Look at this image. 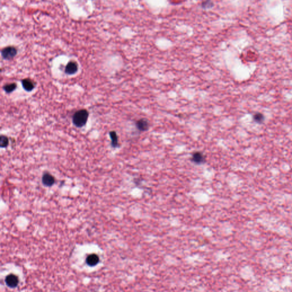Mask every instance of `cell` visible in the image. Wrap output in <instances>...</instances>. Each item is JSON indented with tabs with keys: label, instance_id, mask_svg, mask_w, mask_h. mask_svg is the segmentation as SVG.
I'll return each mask as SVG.
<instances>
[{
	"label": "cell",
	"instance_id": "cell-12",
	"mask_svg": "<svg viewBox=\"0 0 292 292\" xmlns=\"http://www.w3.org/2000/svg\"><path fill=\"white\" fill-rule=\"evenodd\" d=\"M9 145V140L6 136L1 135L0 137V146L1 148H6Z\"/></svg>",
	"mask_w": 292,
	"mask_h": 292
},
{
	"label": "cell",
	"instance_id": "cell-10",
	"mask_svg": "<svg viewBox=\"0 0 292 292\" xmlns=\"http://www.w3.org/2000/svg\"><path fill=\"white\" fill-rule=\"evenodd\" d=\"M110 137L111 138V146L114 148L118 147V137L115 131H112L110 132Z\"/></svg>",
	"mask_w": 292,
	"mask_h": 292
},
{
	"label": "cell",
	"instance_id": "cell-9",
	"mask_svg": "<svg viewBox=\"0 0 292 292\" xmlns=\"http://www.w3.org/2000/svg\"><path fill=\"white\" fill-rule=\"evenodd\" d=\"M99 261V257L95 254H92L89 256L86 259V262L88 265L91 266H94L97 265Z\"/></svg>",
	"mask_w": 292,
	"mask_h": 292
},
{
	"label": "cell",
	"instance_id": "cell-5",
	"mask_svg": "<svg viewBox=\"0 0 292 292\" xmlns=\"http://www.w3.org/2000/svg\"><path fill=\"white\" fill-rule=\"evenodd\" d=\"M5 282L7 285L10 288H15L18 285V279L16 275H9L5 279Z\"/></svg>",
	"mask_w": 292,
	"mask_h": 292
},
{
	"label": "cell",
	"instance_id": "cell-7",
	"mask_svg": "<svg viewBox=\"0 0 292 292\" xmlns=\"http://www.w3.org/2000/svg\"><path fill=\"white\" fill-rule=\"evenodd\" d=\"M42 182L44 185L50 187L54 184L55 179L52 175H50V174L46 173L42 177Z\"/></svg>",
	"mask_w": 292,
	"mask_h": 292
},
{
	"label": "cell",
	"instance_id": "cell-8",
	"mask_svg": "<svg viewBox=\"0 0 292 292\" xmlns=\"http://www.w3.org/2000/svg\"><path fill=\"white\" fill-rule=\"evenodd\" d=\"M22 87L25 90L27 91H31L33 90L35 87V84L30 79H25L22 81Z\"/></svg>",
	"mask_w": 292,
	"mask_h": 292
},
{
	"label": "cell",
	"instance_id": "cell-2",
	"mask_svg": "<svg viewBox=\"0 0 292 292\" xmlns=\"http://www.w3.org/2000/svg\"><path fill=\"white\" fill-rule=\"evenodd\" d=\"M17 53V49L13 46L5 47L1 51V54L3 59L10 60L13 58Z\"/></svg>",
	"mask_w": 292,
	"mask_h": 292
},
{
	"label": "cell",
	"instance_id": "cell-3",
	"mask_svg": "<svg viewBox=\"0 0 292 292\" xmlns=\"http://www.w3.org/2000/svg\"><path fill=\"white\" fill-rule=\"evenodd\" d=\"M191 160L196 165H202L205 162V156L201 152L196 151L192 155Z\"/></svg>",
	"mask_w": 292,
	"mask_h": 292
},
{
	"label": "cell",
	"instance_id": "cell-4",
	"mask_svg": "<svg viewBox=\"0 0 292 292\" xmlns=\"http://www.w3.org/2000/svg\"><path fill=\"white\" fill-rule=\"evenodd\" d=\"M136 127L138 130L141 132H145L147 131L150 127V123L147 119L145 118H141L139 119L135 123Z\"/></svg>",
	"mask_w": 292,
	"mask_h": 292
},
{
	"label": "cell",
	"instance_id": "cell-1",
	"mask_svg": "<svg viewBox=\"0 0 292 292\" xmlns=\"http://www.w3.org/2000/svg\"><path fill=\"white\" fill-rule=\"evenodd\" d=\"M89 117V112L84 109L77 111L73 117V123L77 127H82L86 124Z\"/></svg>",
	"mask_w": 292,
	"mask_h": 292
},
{
	"label": "cell",
	"instance_id": "cell-6",
	"mask_svg": "<svg viewBox=\"0 0 292 292\" xmlns=\"http://www.w3.org/2000/svg\"><path fill=\"white\" fill-rule=\"evenodd\" d=\"M78 71V65L76 62L71 61L67 64L65 67V73L68 75H73Z\"/></svg>",
	"mask_w": 292,
	"mask_h": 292
},
{
	"label": "cell",
	"instance_id": "cell-13",
	"mask_svg": "<svg viewBox=\"0 0 292 292\" xmlns=\"http://www.w3.org/2000/svg\"><path fill=\"white\" fill-rule=\"evenodd\" d=\"M253 120L258 123H261L264 121V117L261 113H256L253 115Z\"/></svg>",
	"mask_w": 292,
	"mask_h": 292
},
{
	"label": "cell",
	"instance_id": "cell-11",
	"mask_svg": "<svg viewBox=\"0 0 292 292\" xmlns=\"http://www.w3.org/2000/svg\"><path fill=\"white\" fill-rule=\"evenodd\" d=\"M17 88V84L14 83L10 84H7L3 86V90L7 93H10L13 92L14 90H16Z\"/></svg>",
	"mask_w": 292,
	"mask_h": 292
}]
</instances>
